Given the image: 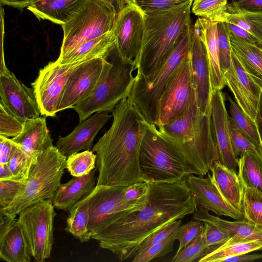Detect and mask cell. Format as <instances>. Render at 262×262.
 Here are the masks:
<instances>
[{"label": "cell", "mask_w": 262, "mask_h": 262, "mask_svg": "<svg viewBox=\"0 0 262 262\" xmlns=\"http://www.w3.org/2000/svg\"><path fill=\"white\" fill-rule=\"evenodd\" d=\"M145 205L120 216L91 233L100 247L116 254L120 261L134 257L141 243L149 235L198 208L186 180L175 183H149Z\"/></svg>", "instance_id": "6da1fadb"}, {"label": "cell", "mask_w": 262, "mask_h": 262, "mask_svg": "<svg viewBox=\"0 0 262 262\" xmlns=\"http://www.w3.org/2000/svg\"><path fill=\"white\" fill-rule=\"evenodd\" d=\"M112 113L111 127L92 149L97 156V185L126 187L144 181L139 164V120L143 116L128 98L121 101Z\"/></svg>", "instance_id": "7a4b0ae2"}, {"label": "cell", "mask_w": 262, "mask_h": 262, "mask_svg": "<svg viewBox=\"0 0 262 262\" xmlns=\"http://www.w3.org/2000/svg\"><path fill=\"white\" fill-rule=\"evenodd\" d=\"M193 1L167 10L143 12V34L135 60L138 75L147 79L164 64L185 28L191 23Z\"/></svg>", "instance_id": "3957f363"}, {"label": "cell", "mask_w": 262, "mask_h": 262, "mask_svg": "<svg viewBox=\"0 0 262 262\" xmlns=\"http://www.w3.org/2000/svg\"><path fill=\"white\" fill-rule=\"evenodd\" d=\"M187 161L204 177L219 160L211 120V111L203 113L196 105L186 114L158 127Z\"/></svg>", "instance_id": "277c9868"}, {"label": "cell", "mask_w": 262, "mask_h": 262, "mask_svg": "<svg viewBox=\"0 0 262 262\" xmlns=\"http://www.w3.org/2000/svg\"><path fill=\"white\" fill-rule=\"evenodd\" d=\"M142 141L139 164L143 180L148 183H175L198 176L194 167L155 125L143 117L139 120Z\"/></svg>", "instance_id": "5b68a950"}, {"label": "cell", "mask_w": 262, "mask_h": 262, "mask_svg": "<svg viewBox=\"0 0 262 262\" xmlns=\"http://www.w3.org/2000/svg\"><path fill=\"white\" fill-rule=\"evenodd\" d=\"M106 58L109 64L95 89L73 108L80 122L97 112H112L132 91L135 81L133 73L136 70L135 60L123 57L116 45Z\"/></svg>", "instance_id": "8992f818"}, {"label": "cell", "mask_w": 262, "mask_h": 262, "mask_svg": "<svg viewBox=\"0 0 262 262\" xmlns=\"http://www.w3.org/2000/svg\"><path fill=\"white\" fill-rule=\"evenodd\" d=\"M67 159L54 146L40 153L18 194L0 211L15 217L22 210L40 201L52 200L61 184Z\"/></svg>", "instance_id": "52a82bcc"}, {"label": "cell", "mask_w": 262, "mask_h": 262, "mask_svg": "<svg viewBox=\"0 0 262 262\" xmlns=\"http://www.w3.org/2000/svg\"><path fill=\"white\" fill-rule=\"evenodd\" d=\"M192 28L191 22L185 27L168 59L154 75L147 79L135 76L127 98L147 122L156 126L161 96L173 73L189 51Z\"/></svg>", "instance_id": "ba28073f"}, {"label": "cell", "mask_w": 262, "mask_h": 262, "mask_svg": "<svg viewBox=\"0 0 262 262\" xmlns=\"http://www.w3.org/2000/svg\"><path fill=\"white\" fill-rule=\"evenodd\" d=\"M116 18L103 0H87L73 18L61 25L63 37L59 56L84 42L112 32Z\"/></svg>", "instance_id": "9c48e42d"}, {"label": "cell", "mask_w": 262, "mask_h": 262, "mask_svg": "<svg viewBox=\"0 0 262 262\" xmlns=\"http://www.w3.org/2000/svg\"><path fill=\"white\" fill-rule=\"evenodd\" d=\"M54 207L52 200H44L25 208L18 214L17 222L36 262H43L51 255L56 215Z\"/></svg>", "instance_id": "30bf717a"}, {"label": "cell", "mask_w": 262, "mask_h": 262, "mask_svg": "<svg viewBox=\"0 0 262 262\" xmlns=\"http://www.w3.org/2000/svg\"><path fill=\"white\" fill-rule=\"evenodd\" d=\"M194 105H196V93L189 51L170 77L161 96L156 126L184 115Z\"/></svg>", "instance_id": "8fae6325"}, {"label": "cell", "mask_w": 262, "mask_h": 262, "mask_svg": "<svg viewBox=\"0 0 262 262\" xmlns=\"http://www.w3.org/2000/svg\"><path fill=\"white\" fill-rule=\"evenodd\" d=\"M126 187L96 185L88 196V228L91 233L122 215L140 209L145 205L127 200L124 194Z\"/></svg>", "instance_id": "7c38bea8"}, {"label": "cell", "mask_w": 262, "mask_h": 262, "mask_svg": "<svg viewBox=\"0 0 262 262\" xmlns=\"http://www.w3.org/2000/svg\"><path fill=\"white\" fill-rule=\"evenodd\" d=\"M84 62L61 64L56 60L40 69L38 77L32 85L41 115L56 116L69 77Z\"/></svg>", "instance_id": "4fadbf2b"}, {"label": "cell", "mask_w": 262, "mask_h": 262, "mask_svg": "<svg viewBox=\"0 0 262 262\" xmlns=\"http://www.w3.org/2000/svg\"><path fill=\"white\" fill-rule=\"evenodd\" d=\"M0 103L21 121L39 117L41 114L34 89L20 81L1 60Z\"/></svg>", "instance_id": "5bb4252c"}, {"label": "cell", "mask_w": 262, "mask_h": 262, "mask_svg": "<svg viewBox=\"0 0 262 262\" xmlns=\"http://www.w3.org/2000/svg\"><path fill=\"white\" fill-rule=\"evenodd\" d=\"M108 64L106 58H96L78 66L66 85L58 111L73 108L88 97L98 84Z\"/></svg>", "instance_id": "9a60e30c"}, {"label": "cell", "mask_w": 262, "mask_h": 262, "mask_svg": "<svg viewBox=\"0 0 262 262\" xmlns=\"http://www.w3.org/2000/svg\"><path fill=\"white\" fill-rule=\"evenodd\" d=\"M113 33L116 46L122 56L135 60L142 41L143 12L138 6L127 5L116 18Z\"/></svg>", "instance_id": "2e32d148"}, {"label": "cell", "mask_w": 262, "mask_h": 262, "mask_svg": "<svg viewBox=\"0 0 262 262\" xmlns=\"http://www.w3.org/2000/svg\"><path fill=\"white\" fill-rule=\"evenodd\" d=\"M223 75L237 105L255 122L262 89L248 75L233 51L230 67Z\"/></svg>", "instance_id": "e0dca14e"}, {"label": "cell", "mask_w": 262, "mask_h": 262, "mask_svg": "<svg viewBox=\"0 0 262 262\" xmlns=\"http://www.w3.org/2000/svg\"><path fill=\"white\" fill-rule=\"evenodd\" d=\"M226 96L222 90L212 93L211 120L219 160L230 169L237 172L238 159L234 155L231 143L229 119L226 107Z\"/></svg>", "instance_id": "ac0fdd59"}, {"label": "cell", "mask_w": 262, "mask_h": 262, "mask_svg": "<svg viewBox=\"0 0 262 262\" xmlns=\"http://www.w3.org/2000/svg\"><path fill=\"white\" fill-rule=\"evenodd\" d=\"M207 177L191 174L186 180L187 186L193 194L198 207L215 213L217 216H227L235 220H245L244 214L223 196L211 174Z\"/></svg>", "instance_id": "d6986e66"}, {"label": "cell", "mask_w": 262, "mask_h": 262, "mask_svg": "<svg viewBox=\"0 0 262 262\" xmlns=\"http://www.w3.org/2000/svg\"><path fill=\"white\" fill-rule=\"evenodd\" d=\"M189 52L196 106L203 113H209L211 111L212 90L209 61L204 45L193 26Z\"/></svg>", "instance_id": "ffe728a7"}, {"label": "cell", "mask_w": 262, "mask_h": 262, "mask_svg": "<svg viewBox=\"0 0 262 262\" xmlns=\"http://www.w3.org/2000/svg\"><path fill=\"white\" fill-rule=\"evenodd\" d=\"M112 115L108 112H97L81 122L73 130L64 137H59L56 147L67 158L82 150H90L101 128Z\"/></svg>", "instance_id": "44dd1931"}, {"label": "cell", "mask_w": 262, "mask_h": 262, "mask_svg": "<svg viewBox=\"0 0 262 262\" xmlns=\"http://www.w3.org/2000/svg\"><path fill=\"white\" fill-rule=\"evenodd\" d=\"M217 23L199 17L193 26L207 52L212 93L216 90H222L226 85L220 67Z\"/></svg>", "instance_id": "7402d4cb"}, {"label": "cell", "mask_w": 262, "mask_h": 262, "mask_svg": "<svg viewBox=\"0 0 262 262\" xmlns=\"http://www.w3.org/2000/svg\"><path fill=\"white\" fill-rule=\"evenodd\" d=\"M11 139L34 161L40 153L54 146L45 117L25 121L21 132Z\"/></svg>", "instance_id": "603a6c76"}, {"label": "cell", "mask_w": 262, "mask_h": 262, "mask_svg": "<svg viewBox=\"0 0 262 262\" xmlns=\"http://www.w3.org/2000/svg\"><path fill=\"white\" fill-rule=\"evenodd\" d=\"M96 167L89 174L73 177L69 182L60 184L52 200L58 209L69 210L76 203L88 196L97 185Z\"/></svg>", "instance_id": "cb8c5ba5"}, {"label": "cell", "mask_w": 262, "mask_h": 262, "mask_svg": "<svg viewBox=\"0 0 262 262\" xmlns=\"http://www.w3.org/2000/svg\"><path fill=\"white\" fill-rule=\"evenodd\" d=\"M87 0H41L27 7L39 19L63 25L73 18Z\"/></svg>", "instance_id": "d4e9b609"}, {"label": "cell", "mask_w": 262, "mask_h": 262, "mask_svg": "<svg viewBox=\"0 0 262 262\" xmlns=\"http://www.w3.org/2000/svg\"><path fill=\"white\" fill-rule=\"evenodd\" d=\"M116 45L113 31L110 33L82 43L56 60L61 64L85 61L96 58H106Z\"/></svg>", "instance_id": "484cf974"}, {"label": "cell", "mask_w": 262, "mask_h": 262, "mask_svg": "<svg viewBox=\"0 0 262 262\" xmlns=\"http://www.w3.org/2000/svg\"><path fill=\"white\" fill-rule=\"evenodd\" d=\"M211 176L223 196L237 210L243 213V186L236 172L216 161L211 170Z\"/></svg>", "instance_id": "4316f807"}, {"label": "cell", "mask_w": 262, "mask_h": 262, "mask_svg": "<svg viewBox=\"0 0 262 262\" xmlns=\"http://www.w3.org/2000/svg\"><path fill=\"white\" fill-rule=\"evenodd\" d=\"M32 257L23 231L16 220L0 236V258L7 262H29Z\"/></svg>", "instance_id": "83f0119b"}, {"label": "cell", "mask_w": 262, "mask_h": 262, "mask_svg": "<svg viewBox=\"0 0 262 262\" xmlns=\"http://www.w3.org/2000/svg\"><path fill=\"white\" fill-rule=\"evenodd\" d=\"M230 40L232 51L243 69L250 78L262 89V58L258 51V45L230 35Z\"/></svg>", "instance_id": "f1b7e54d"}, {"label": "cell", "mask_w": 262, "mask_h": 262, "mask_svg": "<svg viewBox=\"0 0 262 262\" xmlns=\"http://www.w3.org/2000/svg\"><path fill=\"white\" fill-rule=\"evenodd\" d=\"M259 250H262L260 242L232 235L224 244L209 250L199 261L223 262L226 258Z\"/></svg>", "instance_id": "f546056e"}, {"label": "cell", "mask_w": 262, "mask_h": 262, "mask_svg": "<svg viewBox=\"0 0 262 262\" xmlns=\"http://www.w3.org/2000/svg\"><path fill=\"white\" fill-rule=\"evenodd\" d=\"M224 22H230L242 28L262 47V12L249 11L237 5L234 0L227 4Z\"/></svg>", "instance_id": "4dcf8cb0"}, {"label": "cell", "mask_w": 262, "mask_h": 262, "mask_svg": "<svg viewBox=\"0 0 262 262\" xmlns=\"http://www.w3.org/2000/svg\"><path fill=\"white\" fill-rule=\"evenodd\" d=\"M205 217L228 231L231 235L242 238L257 241L262 244V228L245 220L229 221L213 215L203 208L198 207L193 213Z\"/></svg>", "instance_id": "1f68e13d"}, {"label": "cell", "mask_w": 262, "mask_h": 262, "mask_svg": "<svg viewBox=\"0 0 262 262\" xmlns=\"http://www.w3.org/2000/svg\"><path fill=\"white\" fill-rule=\"evenodd\" d=\"M238 174L243 185L262 193V154L248 151L238 159Z\"/></svg>", "instance_id": "d6a6232c"}, {"label": "cell", "mask_w": 262, "mask_h": 262, "mask_svg": "<svg viewBox=\"0 0 262 262\" xmlns=\"http://www.w3.org/2000/svg\"><path fill=\"white\" fill-rule=\"evenodd\" d=\"M66 230L81 242L91 239L88 228L89 213L88 196L74 205L69 210Z\"/></svg>", "instance_id": "836d02e7"}, {"label": "cell", "mask_w": 262, "mask_h": 262, "mask_svg": "<svg viewBox=\"0 0 262 262\" xmlns=\"http://www.w3.org/2000/svg\"><path fill=\"white\" fill-rule=\"evenodd\" d=\"M226 96L229 103L231 118L235 125L261 153L259 136L255 122L245 114L231 97L228 95Z\"/></svg>", "instance_id": "e575fe53"}, {"label": "cell", "mask_w": 262, "mask_h": 262, "mask_svg": "<svg viewBox=\"0 0 262 262\" xmlns=\"http://www.w3.org/2000/svg\"><path fill=\"white\" fill-rule=\"evenodd\" d=\"M243 186L242 208L245 220L262 228V193Z\"/></svg>", "instance_id": "d590c367"}, {"label": "cell", "mask_w": 262, "mask_h": 262, "mask_svg": "<svg viewBox=\"0 0 262 262\" xmlns=\"http://www.w3.org/2000/svg\"><path fill=\"white\" fill-rule=\"evenodd\" d=\"M227 4V0H193L192 12L211 21L224 22Z\"/></svg>", "instance_id": "8d00e7d4"}, {"label": "cell", "mask_w": 262, "mask_h": 262, "mask_svg": "<svg viewBox=\"0 0 262 262\" xmlns=\"http://www.w3.org/2000/svg\"><path fill=\"white\" fill-rule=\"evenodd\" d=\"M97 156L92 150H85L68 157L66 168L73 177H82L96 168Z\"/></svg>", "instance_id": "74e56055"}, {"label": "cell", "mask_w": 262, "mask_h": 262, "mask_svg": "<svg viewBox=\"0 0 262 262\" xmlns=\"http://www.w3.org/2000/svg\"><path fill=\"white\" fill-rule=\"evenodd\" d=\"M193 219L203 223L204 235L209 250L224 244L232 236L228 231L205 217L193 213Z\"/></svg>", "instance_id": "f35d334b"}, {"label": "cell", "mask_w": 262, "mask_h": 262, "mask_svg": "<svg viewBox=\"0 0 262 262\" xmlns=\"http://www.w3.org/2000/svg\"><path fill=\"white\" fill-rule=\"evenodd\" d=\"M209 250L204 232L176 253L171 261L191 262L204 256Z\"/></svg>", "instance_id": "ab89813d"}, {"label": "cell", "mask_w": 262, "mask_h": 262, "mask_svg": "<svg viewBox=\"0 0 262 262\" xmlns=\"http://www.w3.org/2000/svg\"><path fill=\"white\" fill-rule=\"evenodd\" d=\"M217 32L220 67L224 74L230 67L232 49L229 31L225 22L217 23Z\"/></svg>", "instance_id": "60d3db41"}, {"label": "cell", "mask_w": 262, "mask_h": 262, "mask_svg": "<svg viewBox=\"0 0 262 262\" xmlns=\"http://www.w3.org/2000/svg\"><path fill=\"white\" fill-rule=\"evenodd\" d=\"M34 161L19 147L7 164L14 179L26 181Z\"/></svg>", "instance_id": "b9f144b4"}, {"label": "cell", "mask_w": 262, "mask_h": 262, "mask_svg": "<svg viewBox=\"0 0 262 262\" xmlns=\"http://www.w3.org/2000/svg\"><path fill=\"white\" fill-rule=\"evenodd\" d=\"M181 225L182 220L179 219L156 231L141 243L136 250L135 254L144 251L151 246L174 235Z\"/></svg>", "instance_id": "7bdbcfd3"}, {"label": "cell", "mask_w": 262, "mask_h": 262, "mask_svg": "<svg viewBox=\"0 0 262 262\" xmlns=\"http://www.w3.org/2000/svg\"><path fill=\"white\" fill-rule=\"evenodd\" d=\"M24 123L0 103V135L16 137L23 130Z\"/></svg>", "instance_id": "ee69618b"}, {"label": "cell", "mask_w": 262, "mask_h": 262, "mask_svg": "<svg viewBox=\"0 0 262 262\" xmlns=\"http://www.w3.org/2000/svg\"><path fill=\"white\" fill-rule=\"evenodd\" d=\"M174 235L151 246L144 251L135 254L133 261L134 262H148L154 258L163 256L172 251L174 241L176 240Z\"/></svg>", "instance_id": "f6af8a7d"}, {"label": "cell", "mask_w": 262, "mask_h": 262, "mask_svg": "<svg viewBox=\"0 0 262 262\" xmlns=\"http://www.w3.org/2000/svg\"><path fill=\"white\" fill-rule=\"evenodd\" d=\"M204 229L203 223L196 220L181 225L174 235L176 239L179 241V246L176 253L202 233Z\"/></svg>", "instance_id": "bcb514c9"}, {"label": "cell", "mask_w": 262, "mask_h": 262, "mask_svg": "<svg viewBox=\"0 0 262 262\" xmlns=\"http://www.w3.org/2000/svg\"><path fill=\"white\" fill-rule=\"evenodd\" d=\"M229 128L232 150L237 159L247 151H259L254 145L239 131L231 117L229 119Z\"/></svg>", "instance_id": "7dc6e473"}, {"label": "cell", "mask_w": 262, "mask_h": 262, "mask_svg": "<svg viewBox=\"0 0 262 262\" xmlns=\"http://www.w3.org/2000/svg\"><path fill=\"white\" fill-rule=\"evenodd\" d=\"M26 181L0 180V209L8 206L15 199Z\"/></svg>", "instance_id": "c3c4849f"}, {"label": "cell", "mask_w": 262, "mask_h": 262, "mask_svg": "<svg viewBox=\"0 0 262 262\" xmlns=\"http://www.w3.org/2000/svg\"><path fill=\"white\" fill-rule=\"evenodd\" d=\"M193 0H137L142 11H159L173 9Z\"/></svg>", "instance_id": "681fc988"}, {"label": "cell", "mask_w": 262, "mask_h": 262, "mask_svg": "<svg viewBox=\"0 0 262 262\" xmlns=\"http://www.w3.org/2000/svg\"><path fill=\"white\" fill-rule=\"evenodd\" d=\"M149 190L150 183L142 181L126 186L124 194L128 200L145 204L148 200Z\"/></svg>", "instance_id": "f907efd6"}, {"label": "cell", "mask_w": 262, "mask_h": 262, "mask_svg": "<svg viewBox=\"0 0 262 262\" xmlns=\"http://www.w3.org/2000/svg\"><path fill=\"white\" fill-rule=\"evenodd\" d=\"M19 147L11 139L0 135V164H7Z\"/></svg>", "instance_id": "816d5d0a"}, {"label": "cell", "mask_w": 262, "mask_h": 262, "mask_svg": "<svg viewBox=\"0 0 262 262\" xmlns=\"http://www.w3.org/2000/svg\"><path fill=\"white\" fill-rule=\"evenodd\" d=\"M225 23L230 35L242 39L251 43L258 44L257 40L245 29L233 23L230 22Z\"/></svg>", "instance_id": "f5cc1de1"}, {"label": "cell", "mask_w": 262, "mask_h": 262, "mask_svg": "<svg viewBox=\"0 0 262 262\" xmlns=\"http://www.w3.org/2000/svg\"><path fill=\"white\" fill-rule=\"evenodd\" d=\"M238 6L249 11L262 12V0H234Z\"/></svg>", "instance_id": "db71d44e"}, {"label": "cell", "mask_w": 262, "mask_h": 262, "mask_svg": "<svg viewBox=\"0 0 262 262\" xmlns=\"http://www.w3.org/2000/svg\"><path fill=\"white\" fill-rule=\"evenodd\" d=\"M244 253L225 258L223 262H249L262 259V254Z\"/></svg>", "instance_id": "11a10c76"}, {"label": "cell", "mask_w": 262, "mask_h": 262, "mask_svg": "<svg viewBox=\"0 0 262 262\" xmlns=\"http://www.w3.org/2000/svg\"><path fill=\"white\" fill-rule=\"evenodd\" d=\"M0 236L12 226L15 222V217H13L0 211Z\"/></svg>", "instance_id": "9f6ffc18"}, {"label": "cell", "mask_w": 262, "mask_h": 262, "mask_svg": "<svg viewBox=\"0 0 262 262\" xmlns=\"http://www.w3.org/2000/svg\"><path fill=\"white\" fill-rule=\"evenodd\" d=\"M114 12L116 16L127 5L124 0H103Z\"/></svg>", "instance_id": "6f0895ef"}, {"label": "cell", "mask_w": 262, "mask_h": 262, "mask_svg": "<svg viewBox=\"0 0 262 262\" xmlns=\"http://www.w3.org/2000/svg\"><path fill=\"white\" fill-rule=\"evenodd\" d=\"M1 5H8L20 9L32 4V0H0Z\"/></svg>", "instance_id": "680465c9"}, {"label": "cell", "mask_w": 262, "mask_h": 262, "mask_svg": "<svg viewBox=\"0 0 262 262\" xmlns=\"http://www.w3.org/2000/svg\"><path fill=\"white\" fill-rule=\"evenodd\" d=\"M255 123L259 136L261 151L262 154V93L260 96L259 108L255 120Z\"/></svg>", "instance_id": "91938a15"}, {"label": "cell", "mask_w": 262, "mask_h": 262, "mask_svg": "<svg viewBox=\"0 0 262 262\" xmlns=\"http://www.w3.org/2000/svg\"><path fill=\"white\" fill-rule=\"evenodd\" d=\"M6 179H14V178L8 164H0V180Z\"/></svg>", "instance_id": "94428289"}, {"label": "cell", "mask_w": 262, "mask_h": 262, "mask_svg": "<svg viewBox=\"0 0 262 262\" xmlns=\"http://www.w3.org/2000/svg\"><path fill=\"white\" fill-rule=\"evenodd\" d=\"M127 5H132L134 6H138L137 5V0H124Z\"/></svg>", "instance_id": "6125c7cd"}, {"label": "cell", "mask_w": 262, "mask_h": 262, "mask_svg": "<svg viewBox=\"0 0 262 262\" xmlns=\"http://www.w3.org/2000/svg\"><path fill=\"white\" fill-rule=\"evenodd\" d=\"M258 49L259 53L262 58V47L258 46Z\"/></svg>", "instance_id": "be15d7a7"}, {"label": "cell", "mask_w": 262, "mask_h": 262, "mask_svg": "<svg viewBox=\"0 0 262 262\" xmlns=\"http://www.w3.org/2000/svg\"><path fill=\"white\" fill-rule=\"evenodd\" d=\"M41 1V0H32V4L34 3H35L36 2H38V1Z\"/></svg>", "instance_id": "e7e4bbea"}]
</instances>
